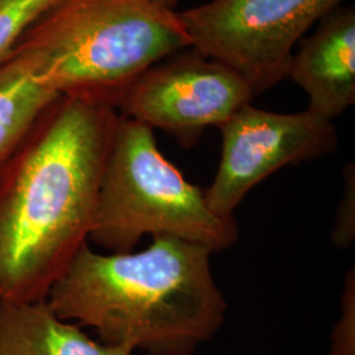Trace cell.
Listing matches in <instances>:
<instances>
[{
	"label": "cell",
	"mask_w": 355,
	"mask_h": 355,
	"mask_svg": "<svg viewBox=\"0 0 355 355\" xmlns=\"http://www.w3.org/2000/svg\"><path fill=\"white\" fill-rule=\"evenodd\" d=\"M119 116L61 96L0 171V300H46L87 245Z\"/></svg>",
	"instance_id": "obj_1"
},
{
	"label": "cell",
	"mask_w": 355,
	"mask_h": 355,
	"mask_svg": "<svg viewBox=\"0 0 355 355\" xmlns=\"http://www.w3.org/2000/svg\"><path fill=\"white\" fill-rule=\"evenodd\" d=\"M212 254L171 236H154L137 253H96L87 243L46 303L58 318L95 329L105 345L192 355L221 329L228 311L211 270Z\"/></svg>",
	"instance_id": "obj_2"
},
{
	"label": "cell",
	"mask_w": 355,
	"mask_h": 355,
	"mask_svg": "<svg viewBox=\"0 0 355 355\" xmlns=\"http://www.w3.org/2000/svg\"><path fill=\"white\" fill-rule=\"evenodd\" d=\"M186 48L178 12L150 0H58L8 55L57 95L117 111L141 74Z\"/></svg>",
	"instance_id": "obj_3"
},
{
	"label": "cell",
	"mask_w": 355,
	"mask_h": 355,
	"mask_svg": "<svg viewBox=\"0 0 355 355\" xmlns=\"http://www.w3.org/2000/svg\"><path fill=\"white\" fill-rule=\"evenodd\" d=\"M146 234L195 242L216 253L237 243L239 225L234 216L214 214L204 190L167 161L154 129L120 114L89 240L110 253H129Z\"/></svg>",
	"instance_id": "obj_4"
},
{
	"label": "cell",
	"mask_w": 355,
	"mask_h": 355,
	"mask_svg": "<svg viewBox=\"0 0 355 355\" xmlns=\"http://www.w3.org/2000/svg\"><path fill=\"white\" fill-rule=\"evenodd\" d=\"M341 0H212L178 12L190 48L228 64L255 95L287 78L296 42Z\"/></svg>",
	"instance_id": "obj_5"
},
{
	"label": "cell",
	"mask_w": 355,
	"mask_h": 355,
	"mask_svg": "<svg viewBox=\"0 0 355 355\" xmlns=\"http://www.w3.org/2000/svg\"><path fill=\"white\" fill-rule=\"evenodd\" d=\"M218 128L221 159L204 196L221 217H233L248 192L283 166L325 157L338 145L333 121L308 110L275 114L249 103Z\"/></svg>",
	"instance_id": "obj_6"
},
{
	"label": "cell",
	"mask_w": 355,
	"mask_h": 355,
	"mask_svg": "<svg viewBox=\"0 0 355 355\" xmlns=\"http://www.w3.org/2000/svg\"><path fill=\"white\" fill-rule=\"evenodd\" d=\"M254 96L253 87L241 74L195 51L141 74L117 110L190 148L205 128L223 125Z\"/></svg>",
	"instance_id": "obj_7"
},
{
	"label": "cell",
	"mask_w": 355,
	"mask_h": 355,
	"mask_svg": "<svg viewBox=\"0 0 355 355\" xmlns=\"http://www.w3.org/2000/svg\"><path fill=\"white\" fill-rule=\"evenodd\" d=\"M287 76L304 89L308 111L331 120L355 103V10L337 7L292 54Z\"/></svg>",
	"instance_id": "obj_8"
},
{
	"label": "cell",
	"mask_w": 355,
	"mask_h": 355,
	"mask_svg": "<svg viewBox=\"0 0 355 355\" xmlns=\"http://www.w3.org/2000/svg\"><path fill=\"white\" fill-rule=\"evenodd\" d=\"M127 346L94 341L44 302L0 300V355H132Z\"/></svg>",
	"instance_id": "obj_9"
},
{
	"label": "cell",
	"mask_w": 355,
	"mask_h": 355,
	"mask_svg": "<svg viewBox=\"0 0 355 355\" xmlns=\"http://www.w3.org/2000/svg\"><path fill=\"white\" fill-rule=\"evenodd\" d=\"M58 98L19 58L8 55L0 64V171Z\"/></svg>",
	"instance_id": "obj_10"
},
{
	"label": "cell",
	"mask_w": 355,
	"mask_h": 355,
	"mask_svg": "<svg viewBox=\"0 0 355 355\" xmlns=\"http://www.w3.org/2000/svg\"><path fill=\"white\" fill-rule=\"evenodd\" d=\"M58 0H0V64L40 16Z\"/></svg>",
	"instance_id": "obj_11"
},
{
	"label": "cell",
	"mask_w": 355,
	"mask_h": 355,
	"mask_svg": "<svg viewBox=\"0 0 355 355\" xmlns=\"http://www.w3.org/2000/svg\"><path fill=\"white\" fill-rule=\"evenodd\" d=\"M329 355H355V271L346 274L341 312L331 331Z\"/></svg>",
	"instance_id": "obj_12"
},
{
	"label": "cell",
	"mask_w": 355,
	"mask_h": 355,
	"mask_svg": "<svg viewBox=\"0 0 355 355\" xmlns=\"http://www.w3.org/2000/svg\"><path fill=\"white\" fill-rule=\"evenodd\" d=\"M343 175L345 189L337 207L331 241L337 248L346 249L352 246L355 240V168L353 164H347Z\"/></svg>",
	"instance_id": "obj_13"
},
{
	"label": "cell",
	"mask_w": 355,
	"mask_h": 355,
	"mask_svg": "<svg viewBox=\"0 0 355 355\" xmlns=\"http://www.w3.org/2000/svg\"><path fill=\"white\" fill-rule=\"evenodd\" d=\"M150 1L154 3V4H157V6H159V7H164V8H167V10H173L177 6L179 0H150Z\"/></svg>",
	"instance_id": "obj_14"
}]
</instances>
